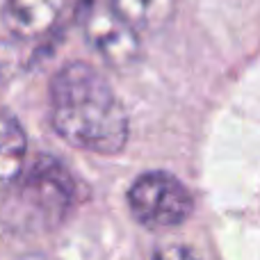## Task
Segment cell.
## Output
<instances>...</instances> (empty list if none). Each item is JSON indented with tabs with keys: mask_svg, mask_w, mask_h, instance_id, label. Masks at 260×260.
<instances>
[{
	"mask_svg": "<svg viewBox=\"0 0 260 260\" xmlns=\"http://www.w3.org/2000/svg\"><path fill=\"white\" fill-rule=\"evenodd\" d=\"M50 126L67 144L99 155L126 148L128 112L110 82L87 62H69L50 82Z\"/></svg>",
	"mask_w": 260,
	"mask_h": 260,
	"instance_id": "1",
	"label": "cell"
},
{
	"mask_svg": "<svg viewBox=\"0 0 260 260\" xmlns=\"http://www.w3.org/2000/svg\"><path fill=\"white\" fill-rule=\"evenodd\" d=\"M9 217L25 229L50 231L59 226L78 203V180L53 155H41L27 174L14 180Z\"/></svg>",
	"mask_w": 260,
	"mask_h": 260,
	"instance_id": "2",
	"label": "cell"
},
{
	"mask_svg": "<svg viewBox=\"0 0 260 260\" xmlns=\"http://www.w3.org/2000/svg\"><path fill=\"white\" fill-rule=\"evenodd\" d=\"M133 219L148 231H167L185 224L194 210L189 189L167 171H146L128 189Z\"/></svg>",
	"mask_w": 260,
	"mask_h": 260,
	"instance_id": "3",
	"label": "cell"
},
{
	"mask_svg": "<svg viewBox=\"0 0 260 260\" xmlns=\"http://www.w3.org/2000/svg\"><path fill=\"white\" fill-rule=\"evenodd\" d=\"M85 37L89 46L114 69H128L142 55L137 30L130 27L112 7H91L85 16Z\"/></svg>",
	"mask_w": 260,
	"mask_h": 260,
	"instance_id": "4",
	"label": "cell"
},
{
	"mask_svg": "<svg viewBox=\"0 0 260 260\" xmlns=\"http://www.w3.org/2000/svg\"><path fill=\"white\" fill-rule=\"evenodd\" d=\"M67 0H5L3 18L21 39H39L57 25Z\"/></svg>",
	"mask_w": 260,
	"mask_h": 260,
	"instance_id": "5",
	"label": "cell"
},
{
	"mask_svg": "<svg viewBox=\"0 0 260 260\" xmlns=\"http://www.w3.org/2000/svg\"><path fill=\"white\" fill-rule=\"evenodd\" d=\"M27 137L23 126L12 114H0V194L23 174Z\"/></svg>",
	"mask_w": 260,
	"mask_h": 260,
	"instance_id": "6",
	"label": "cell"
},
{
	"mask_svg": "<svg viewBox=\"0 0 260 260\" xmlns=\"http://www.w3.org/2000/svg\"><path fill=\"white\" fill-rule=\"evenodd\" d=\"M178 0H110V7L137 32H157L174 18Z\"/></svg>",
	"mask_w": 260,
	"mask_h": 260,
	"instance_id": "7",
	"label": "cell"
},
{
	"mask_svg": "<svg viewBox=\"0 0 260 260\" xmlns=\"http://www.w3.org/2000/svg\"><path fill=\"white\" fill-rule=\"evenodd\" d=\"M151 260H199L189 251L187 247H180V244H174V247H165L160 251H155V256Z\"/></svg>",
	"mask_w": 260,
	"mask_h": 260,
	"instance_id": "8",
	"label": "cell"
}]
</instances>
